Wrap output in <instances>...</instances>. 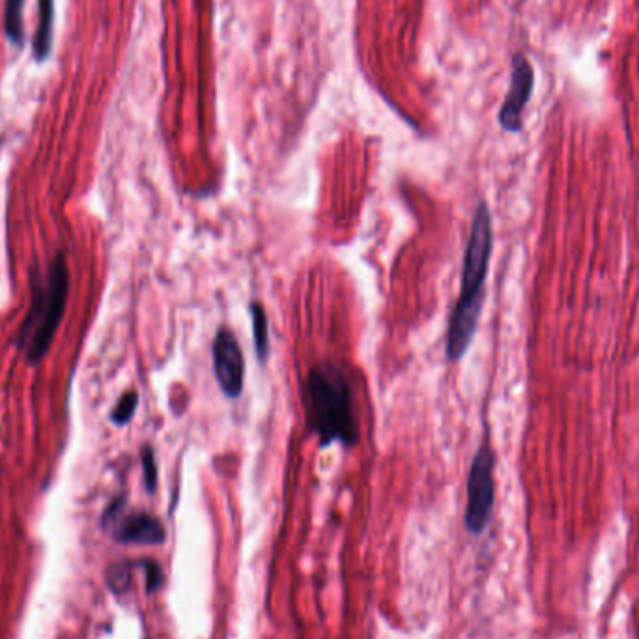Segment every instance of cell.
Segmentation results:
<instances>
[{"instance_id": "14", "label": "cell", "mask_w": 639, "mask_h": 639, "mask_svg": "<svg viewBox=\"0 0 639 639\" xmlns=\"http://www.w3.org/2000/svg\"><path fill=\"white\" fill-rule=\"evenodd\" d=\"M148 567H146V572H148V576H146V580H148V591L150 593H154L157 591L159 587H161V583H163V572H161V568L157 563H146Z\"/></svg>"}, {"instance_id": "4", "label": "cell", "mask_w": 639, "mask_h": 639, "mask_svg": "<svg viewBox=\"0 0 639 639\" xmlns=\"http://www.w3.org/2000/svg\"><path fill=\"white\" fill-rule=\"evenodd\" d=\"M496 455L488 441H483L477 455L471 462L468 475V505H466V527L469 533H483L496 501V481H494Z\"/></svg>"}, {"instance_id": "2", "label": "cell", "mask_w": 639, "mask_h": 639, "mask_svg": "<svg viewBox=\"0 0 639 639\" xmlns=\"http://www.w3.org/2000/svg\"><path fill=\"white\" fill-rule=\"evenodd\" d=\"M305 412L320 445L342 443L354 447L359 438L355 419L354 393L344 370L320 365L309 372L305 382Z\"/></svg>"}, {"instance_id": "1", "label": "cell", "mask_w": 639, "mask_h": 639, "mask_svg": "<svg viewBox=\"0 0 639 639\" xmlns=\"http://www.w3.org/2000/svg\"><path fill=\"white\" fill-rule=\"evenodd\" d=\"M492 215L488 204L481 200L469 230L468 245L464 253L460 296L456 299L447 331V359L458 361L468 352L475 337L479 318L483 313L484 283L492 256Z\"/></svg>"}, {"instance_id": "12", "label": "cell", "mask_w": 639, "mask_h": 639, "mask_svg": "<svg viewBox=\"0 0 639 639\" xmlns=\"http://www.w3.org/2000/svg\"><path fill=\"white\" fill-rule=\"evenodd\" d=\"M142 473H144V486L148 492H154L157 486L156 455L152 447L142 449Z\"/></svg>"}, {"instance_id": "11", "label": "cell", "mask_w": 639, "mask_h": 639, "mask_svg": "<svg viewBox=\"0 0 639 639\" xmlns=\"http://www.w3.org/2000/svg\"><path fill=\"white\" fill-rule=\"evenodd\" d=\"M137 406H139V395H137L135 391L126 393L124 397L118 400V404H116V408L113 410V415H111L114 425H128L129 421L133 419V415H135Z\"/></svg>"}, {"instance_id": "7", "label": "cell", "mask_w": 639, "mask_h": 639, "mask_svg": "<svg viewBox=\"0 0 639 639\" xmlns=\"http://www.w3.org/2000/svg\"><path fill=\"white\" fill-rule=\"evenodd\" d=\"M120 505L122 501H116L105 514V526L113 529L114 539L124 544H159L165 540V527L157 518L146 512L120 516Z\"/></svg>"}, {"instance_id": "3", "label": "cell", "mask_w": 639, "mask_h": 639, "mask_svg": "<svg viewBox=\"0 0 639 639\" xmlns=\"http://www.w3.org/2000/svg\"><path fill=\"white\" fill-rule=\"evenodd\" d=\"M70 296V270L62 253L34 279L29 314L17 333L15 346L30 365H38L55 341Z\"/></svg>"}, {"instance_id": "6", "label": "cell", "mask_w": 639, "mask_h": 639, "mask_svg": "<svg viewBox=\"0 0 639 639\" xmlns=\"http://www.w3.org/2000/svg\"><path fill=\"white\" fill-rule=\"evenodd\" d=\"M533 83L535 75L531 64L524 55H516L512 60L511 88L499 111V124L505 131L518 133L524 128V111L533 92Z\"/></svg>"}, {"instance_id": "5", "label": "cell", "mask_w": 639, "mask_h": 639, "mask_svg": "<svg viewBox=\"0 0 639 639\" xmlns=\"http://www.w3.org/2000/svg\"><path fill=\"white\" fill-rule=\"evenodd\" d=\"M213 372L219 382V387L228 398H238L242 395L243 380H245V363L240 344L234 333L221 327L213 339Z\"/></svg>"}, {"instance_id": "8", "label": "cell", "mask_w": 639, "mask_h": 639, "mask_svg": "<svg viewBox=\"0 0 639 639\" xmlns=\"http://www.w3.org/2000/svg\"><path fill=\"white\" fill-rule=\"evenodd\" d=\"M53 25H55V0H40V21L34 36V57L45 60L53 47Z\"/></svg>"}, {"instance_id": "9", "label": "cell", "mask_w": 639, "mask_h": 639, "mask_svg": "<svg viewBox=\"0 0 639 639\" xmlns=\"http://www.w3.org/2000/svg\"><path fill=\"white\" fill-rule=\"evenodd\" d=\"M251 318H253V333H255L256 357L260 363L268 361L270 355V335H268V316L262 303H251Z\"/></svg>"}, {"instance_id": "13", "label": "cell", "mask_w": 639, "mask_h": 639, "mask_svg": "<svg viewBox=\"0 0 639 639\" xmlns=\"http://www.w3.org/2000/svg\"><path fill=\"white\" fill-rule=\"evenodd\" d=\"M107 582L116 593H124L129 587L128 565H113L107 572Z\"/></svg>"}, {"instance_id": "10", "label": "cell", "mask_w": 639, "mask_h": 639, "mask_svg": "<svg viewBox=\"0 0 639 639\" xmlns=\"http://www.w3.org/2000/svg\"><path fill=\"white\" fill-rule=\"evenodd\" d=\"M23 6L25 0H6V10H4V29L10 38V42L21 47L25 42V32H23Z\"/></svg>"}]
</instances>
